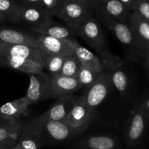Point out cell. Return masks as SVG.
Returning <instances> with one entry per match:
<instances>
[{
    "mask_svg": "<svg viewBox=\"0 0 149 149\" xmlns=\"http://www.w3.org/2000/svg\"><path fill=\"white\" fill-rule=\"evenodd\" d=\"M29 105L24 97L4 103L0 107V119L4 121L20 119L29 112Z\"/></svg>",
    "mask_w": 149,
    "mask_h": 149,
    "instance_id": "d6986e66",
    "label": "cell"
},
{
    "mask_svg": "<svg viewBox=\"0 0 149 149\" xmlns=\"http://www.w3.org/2000/svg\"><path fill=\"white\" fill-rule=\"evenodd\" d=\"M112 87L110 72L105 68L97 81L86 89L83 94L87 108L94 113L96 108L106 98Z\"/></svg>",
    "mask_w": 149,
    "mask_h": 149,
    "instance_id": "ba28073f",
    "label": "cell"
},
{
    "mask_svg": "<svg viewBox=\"0 0 149 149\" xmlns=\"http://www.w3.org/2000/svg\"><path fill=\"white\" fill-rule=\"evenodd\" d=\"M65 57L66 56L52 55L45 58V68H47L49 71L50 77H56L60 75Z\"/></svg>",
    "mask_w": 149,
    "mask_h": 149,
    "instance_id": "83f0119b",
    "label": "cell"
},
{
    "mask_svg": "<svg viewBox=\"0 0 149 149\" xmlns=\"http://www.w3.org/2000/svg\"><path fill=\"white\" fill-rule=\"evenodd\" d=\"M102 72L81 64V67L77 75L81 88L87 89L93 85L101 75Z\"/></svg>",
    "mask_w": 149,
    "mask_h": 149,
    "instance_id": "d4e9b609",
    "label": "cell"
},
{
    "mask_svg": "<svg viewBox=\"0 0 149 149\" xmlns=\"http://www.w3.org/2000/svg\"><path fill=\"white\" fill-rule=\"evenodd\" d=\"M98 14L108 29L114 34L116 39L125 47L127 52L128 58L130 61L141 60L139 52L127 24L112 18L103 13H98Z\"/></svg>",
    "mask_w": 149,
    "mask_h": 149,
    "instance_id": "277c9868",
    "label": "cell"
},
{
    "mask_svg": "<svg viewBox=\"0 0 149 149\" xmlns=\"http://www.w3.org/2000/svg\"><path fill=\"white\" fill-rule=\"evenodd\" d=\"M0 23H2V22H1V21H0Z\"/></svg>",
    "mask_w": 149,
    "mask_h": 149,
    "instance_id": "f35d334b",
    "label": "cell"
},
{
    "mask_svg": "<svg viewBox=\"0 0 149 149\" xmlns=\"http://www.w3.org/2000/svg\"><path fill=\"white\" fill-rule=\"evenodd\" d=\"M21 1L23 4H25V5L42 7L41 0H21Z\"/></svg>",
    "mask_w": 149,
    "mask_h": 149,
    "instance_id": "836d02e7",
    "label": "cell"
},
{
    "mask_svg": "<svg viewBox=\"0 0 149 149\" xmlns=\"http://www.w3.org/2000/svg\"><path fill=\"white\" fill-rule=\"evenodd\" d=\"M133 11L149 22V0H137Z\"/></svg>",
    "mask_w": 149,
    "mask_h": 149,
    "instance_id": "f546056e",
    "label": "cell"
},
{
    "mask_svg": "<svg viewBox=\"0 0 149 149\" xmlns=\"http://www.w3.org/2000/svg\"><path fill=\"white\" fill-rule=\"evenodd\" d=\"M76 149H119L116 138L108 135H88L76 143Z\"/></svg>",
    "mask_w": 149,
    "mask_h": 149,
    "instance_id": "2e32d148",
    "label": "cell"
},
{
    "mask_svg": "<svg viewBox=\"0 0 149 149\" xmlns=\"http://www.w3.org/2000/svg\"><path fill=\"white\" fill-rule=\"evenodd\" d=\"M74 55L78 58L81 64L93 68L96 71L102 72L106 68L103 63H102L98 57L79 44L76 47Z\"/></svg>",
    "mask_w": 149,
    "mask_h": 149,
    "instance_id": "44dd1931",
    "label": "cell"
},
{
    "mask_svg": "<svg viewBox=\"0 0 149 149\" xmlns=\"http://www.w3.org/2000/svg\"><path fill=\"white\" fill-rule=\"evenodd\" d=\"M17 144V143H16ZM15 146H9V147H6V148H4L2 149H15Z\"/></svg>",
    "mask_w": 149,
    "mask_h": 149,
    "instance_id": "74e56055",
    "label": "cell"
},
{
    "mask_svg": "<svg viewBox=\"0 0 149 149\" xmlns=\"http://www.w3.org/2000/svg\"><path fill=\"white\" fill-rule=\"evenodd\" d=\"M0 55L3 58L10 57L31 60L39 63L45 68V58L39 48L19 44L0 42Z\"/></svg>",
    "mask_w": 149,
    "mask_h": 149,
    "instance_id": "8fae6325",
    "label": "cell"
},
{
    "mask_svg": "<svg viewBox=\"0 0 149 149\" xmlns=\"http://www.w3.org/2000/svg\"><path fill=\"white\" fill-rule=\"evenodd\" d=\"M76 34L79 36L103 58V64L106 68L109 69L121 62L119 58L109 51L103 29L98 21L92 15V13L79 26L76 31Z\"/></svg>",
    "mask_w": 149,
    "mask_h": 149,
    "instance_id": "7a4b0ae2",
    "label": "cell"
},
{
    "mask_svg": "<svg viewBox=\"0 0 149 149\" xmlns=\"http://www.w3.org/2000/svg\"><path fill=\"white\" fill-rule=\"evenodd\" d=\"M92 11L76 0H65L57 17L66 24V26L76 31Z\"/></svg>",
    "mask_w": 149,
    "mask_h": 149,
    "instance_id": "30bf717a",
    "label": "cell"
},
{
    "mask_svg": "<svg viewBox=\"0 0 149 149\" xmlns=\"http://www.w3.org/2000/svg\"><path fill=\"white\" fill-rule=\"evenodd\" d=\"M93 116L94 113L87 108L82 95L78 97L72 110L62 122L79 135L87 129Z\"/></svg>",
    "mask_w": 149,
    "mask_h": 149,
    "instance_id": "8992f818",
    "label": "cell"
},
{
    "mask_svg": "<svg viewBox=\"0 0 149 149\" xmlns=\"http://www.w3.org/2000/svg\"><path fill=\"white\" fill-rule=\"evenodd\" d=\"M148 120L149 116L135 106L125 129V141L128 146L135 148L141 143L146 131Z\"/></svg>",
    "mask_w": 149,
    "mask_h": 149,
    "instance_id": "5b68a950",
    "label": "cell"
},
{
    "mask_svg": "<svg viewBox=\"0 0 149 149\" xmlns=\"http://www.w3.org/2000/svg\"><path fill=\"white\" fill-rule=\"evenodd\" d=\"M28 75L30 79V84L24 97L29 106L49 99L50 97V76L43 71Z\"/></svg>",
    "mask_w": 149,
    "mask_h": 149,
    "instance_id": "9c48e42d",
    "label": "cell"
},
{
    "mask_svg": "<svg viewBox=\"0 0 149 149\" xmlns=\"http://www.w3.org/2000/svg\"><path fill=\"white\" fill-rule=\"evenodd\" d=\"M81 89L79 82L76 77L58 76L51 77L50 97L58 99L65 96L72 95Z\"/></svg>",
    "mask_w": 149,
    "mask_h": 149,
    "instance_id": "7c38bea8",
    "label": "cell"
},
{
    "mask_svg": "<svg viewBox=\"0 0 149 149\" xmlns=\"http://www.w3.org/2000/svg\"><path fill=\"white\" fill-rule=\"evenodd\" d=\"M0 67H7L6 61L2 56L0 55Z\"/></svg>",
    "mask_w": 149,
    "mask_h": 149,
    "instance_id": "d590c367",
    "label": "cell"
},
{
    "mask_svg": "<svg viewBox=\"0 0 149 149\" xmlns=\"http://www.w3.org/2000/svg\"><path fill=\"white\" fill-rule=\"evenodd\" d=\"M0 42L19 44L39 48L36 36L10 28L0 27Z\"/></svg>",
    "mask_w": 149,
    "mask_h": 149,
    "instance_id": "e0dca14e",
    "label": "cell"
},
{
    "mask_svg": "<svg viewBox=\"0 0 149 149\" xmlns=\"http://www.w3.org/2000/svg\"><path fill=\"white\" fill-rule=\"evenodd\" d=\"M36 38L38 46L45 58L52 55L68 56L74 55L76 47L79 45L76 39H58L41 35Z\"/></svg>",
    "mask_w": 149,
    "mask_h": 149,
    "instance_id": "52a82bcc",
    "label": "cell"
},
{
    "mask_svg": "<svg viewBox=\"0 0 149 149\" xmlns=\"http://www.w3.org/2000/svg\"><path fill=\"white\" fill-rule=\"evenodd\" d=\"M141 111H142L144 114L149 116V96L148 93H146L142 95L141 98L138 100L136 104L135 105Z\"/></svg>",
    "mask_w": 149,
    "mask_h": 149,
    "instance_id": "4dcf8cb0",
    "label": "cell"
},
{
    "mask_svg": "<svg viewBox=\"0 0 149 149\" xmlns=\"http://www.w3.org/2000/svg\"><path fill=\"white\" fill-rule=\"evenodd\" d=\"M17 140L10 139V140H7V141H2V142H0V149L6 148V147L15 146L16 143H17Z\"/></svg>",
    "mask_w": 149,
    "mask_h": 149,
    "instance_id": "d6a6232c",
    "label": "cell"
},
{
    "mask_svg": "<svg viewBox=\"0 0 149 149\" xmlns=\"http://www.w3.org/2000/svg\"><path fill=\"white\" fill-rule=\"evenodd\" d=\"M65 0H41L42 7L45 9L51 17L57 16L62 9Z\"/></svg>",
    "mask_w": 149,
    "mask_h": 149,
    "instance_id": "f1b7e54d",
    "label": "cell"
},
{
    "mask_svg": "<svg viewBox=\"0 0 149 149\" xmlns=\"http://www.w3.org/2000/svg\"><path fill=\"white\" fill-rule=\"evenodd\" d=\"M0 14L10 23H20L19 6L14 0H0Z\"/></svg>",
    "mask_w": 149,
    "mask_h": 149,
    "instance_id": "cb8c5ba5",
    "label": "cell"
},
{
    "mask_svg": "<svg viewBox=\"0 0 149 149\" xmlns=\"http://www.w3.org/2000/svg\"><path fill=\"white\" fill-rule=\"evenodd\" d=\"M18 6L20 22L29 25V27H38L52 20V17L42 7L23 4Z\"/></svg>",
    "mask_w": 149,
    "mask_h": 149,
    "instance_id": "5bb4252c",
    "label": "cell"
},
{
    "mask_svg": "<svg viewBox=\"0 0 149 149\" xmlns=\"http://www.w3.org/2000/svg\"><path fill=\"white\" fill-rule=\"evenodd\" d=\"M76 1L82 4L83 5L90 9L91 11L95 10L97 3V0H76Z\"/></svg>",
    "mask_w": 149,
    "mask_h": 149,
    "instance_id": "1f68e13d",
    "label": "cell"
},
{
    "mask_svg": "<svg viewBox=\"0 0 149 149\" xmlns=\"http://www.w3.org/2000/svg\"><path fill=\"white\" fill-rule=\"evenodd\" d=\"M21 132L36 137L44 146L63 143L79 136L63 122L47 119L41 115L23 122Z\"/></svg>",
    "mask_w": 149,
    "mask_h": 149,
    "instance_id": "6da1fadb",
    "label": "cell"
},
{
    "mask_svg": "<svg viewBox=\"0 0 149 149\" xmlns=\"http://www.w3.org/2000/svg\"><path fill=\"white\" fill-rule=\"evenodd\" d=\"M42 146H44V144L39 138L21 132L15 149H40Z\"/></svg>",
    "mask_w": 149,
    "mask_h": 149,
    "instance_id": "4316f807",
    "label": "cell"
},
{
    "mask_svg": "<svg viewBox=\"0 0 149 149\" xmlns=\"http://www.w3.org/2000/svg\"><path fill=\"white\" fill-rule=\"evenodd\" d=\"M108 70L110 72L112 87H114L115 89L122 96L126 97L130 90V81L129 76L122 67L121 62Z\"/></svg>",
    "mask_w": 149,
    "mask_h": 149,
    "instance_id": "ffe728a7",
    "label": "cell"
},
{
    "mask_svg": "<svg viewBox=\"0 0 149 149\" xmlns=\"http://www.w3.org/2000/svg\"><path fill=\"white\" fill-rule=\"evenodd\" d=\"M4 58L6 61L7 67L27 74L42 72L44 69L43 67L39 63L29 59L10 57H4Z\"/></svg>",
    "mask_w": 149,
    "mask_h": 149,
    "instance_id": "7402d4cb",
    "label": "cell"
},
{
    "mask_svg": "<svg viewBox=\"0 0 149 149\" xmlns=\"http://www.w3.org/2000/svg\"><path fill=\"white\" fill-rule=\"evenodd\" d=\"M95 11L101 13L122 23H127L132 11L119 0H97Z\"/></svg>",
    "mask_w": 149,
    "mask_h": 149,
    "instance_id": "9a60e30c",
    "label": "cell"
},
{
    "mask_svg": "<svg viewBox=\"0 0 149 149\" xmlns=\"http://www.w3.org/2000/svg\"><path fill=\"white\" fill-rule=\"evenodd\" d=\"M81 63L74 55L66 56L63 64L59 76L67 77H76L79 72Z\"/></svg>",
    "mask_w": 149,
    "mask_h": 149,
    "instance_id": "484cf974",
    "label": "cell"
},
{
    "mask_svg": "<svg viewBox=\"0 0 149 149\" xmlns=\"http://www.w3.org/2000/svg\"><path fill=\"white\" fill-rule=\"evenodd\" d=\"M21 119L4 121L0 123V142L13 139L17 140L22 130Z\"/></svg>",
    "mask_w": 149,
    "mask_h": 149,
    "instance_id": "603a6c76",
    "label": "cell"
},
{
    "mask_svg": "<svg viewBox=\"0 0 149 149\" xmlns=\"http://www.w3.org/2000/svg\"><path fill=\"white\" fill-rule=\"evenodd\" d=\"M123 4H125L127 8H129L131 11H133L135 9V3L137 0H119Z\"/></svg>",
    "mask_w": 149,
    "mask_h": 149,
    "instance_id": "e575fe53",
    "label": "cell"
},
{
    "mask_svg": "<svg viewBox=\"0 0 149 149\" xmlns=\"http://www.w3.org/2000/svg\"><path fill=\"white\" fill-rule=\"evenodd\" d=\"M146 71L149 63V22L132 11L127 22Z\"/></svg>",
    "mask_w": 149,
    "mask_h": 149,
    "instance_id": "3957f363",
    "label": "cell"
},
{
    "mask_svg": "<svg viewBox=\"0 0 149 149\" xmlns=\"http://www.w3.org/2000/svg\"><path fill=\"white\" fill-rule=\"evenodd\" d=\"M0 21L2 22V23H4V22H5V20H4V17H3V16L1 15V14H0Z\"/></svg>",
    "mask_w": 149,
    "mask_h": 149,
    "instance_id": "8d00e7d4",
    "label": "cell"
},
{
    "mask_svg": "<svg viewBox=\"0 0 149 149\" xmlns=\"http://www.w3.org/2000/svg\"><path fill=\"white\" fill-rule=\"evenodd\" d=\"M77 99L78 96L74 95L56 99V101L41 116L49 120L62 122L72 110Z\"/></svg>",
    "mask_w": 149,
    "mask_h": 149,
    "instance_id": "4fadbf2b",
    "label": "cell"
},
{
    "mask_svg": "<svg viewBox=\"0 0 149 149\" xmlns=\"http://www.w3.org/2000/svg\"><path fill=\"white\" fill-rule=\"evenodd\" d=\"M31 30L41 36H49L58 39H66L74 40V36L76 33L74 30L60 23L50 20L46 24L38 27H30Z\"/></svg>",
    "mask_w": 149,
    "mask_h": 149,
    "instance_id": "ac0fdd59",
    "label": "cell"
}]
</instances>
